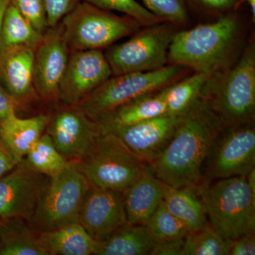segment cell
I'll return each mask as SVG.
<instances>
[{"label":"cell","instance_id":"d590c367","mask_svg":"<svg viewBox=\"0 0 255 255\" xmlns=\"http://www.w3.org/2000/svg\"><path fill=\"white\" fill-rule=\"evenodd\" d=\"M184 243V238L156 243L150 255H182Z\"/></svg>","mask_w":255,"mask_h":255},{"label":"cell","instance_id":"8d00e7d4","mask_svg":"<svg viewBox=\"0 0 255 255\" xmlns=\"http://www.w3.org/2000/svg\"><path fill=\"white\" fill-rule=\"evenodd\" d=\"M16 103L4 88L0 80V122L15 113Z\"/></svg>","mask_w":255,"mask_h":255},{"label":"cell","instance_id":"7c38bea8","mask_svg":"<svg viewBox=\"0 0 255 255\" xmlns=\"http://www.w3.org/2000/svg\"><path fill=\"white\" fill-rule=\"evenodd\" d=\"M65 105L49 117L47 133L67 160L80 162L91 150L100 132L96 122L78 105Z\"/></svg>","mask_w":255,"mask_h":255},{"label":"cell","instance_id":"2e32d148","mask_svg":"<svg viewBox=\"0 0 255 255\" xmlns=\"http://www.w3.org/2000/svg\"><path fill=\"white\" fill-rule=\"evenodd\" d=\"M181 117L164 114L107 132L118 137L133 153L150 165L168 145Z\"/></svg>","mask_w":255,"mask_h":255},{"label":"cell","instance_id":"5b68a950","mask_svg":"<svg viewBox=\"0 0 255 255\" xmlns=\"http://www.w3.org/2000/svg\"><path fill=\"white\" fill-rule=\"evenodd\" d=\"M189 70L182 65L167 64L154 71L112 75L78 105L89 118L96 122L119 106L181 80Z\"/></svg>","mask_w":255,"mask_h":255},{"label":"cell","instance_id":"1f68e13d","mask_svg":"<svg viewBox=\"0 0 255 255\" xmlns=\"http://www.w3.org/2000/svg\"><path fill=\"white\" fill-rule=\"evenodd\" d=\"M11 3L37 31L44 34L48 28L44 0H11Z\"/></svg>","mask_w":255,"mask_h":255},{"label":"cell","instance_id":"8fae6325","mask_svg":"<svg viewBox=\"0 0 255 255\" xmlns=\"http://www.w3.org/2000/svg\"><path fill=\"white\" fill-rule=\"evenodd\" d=\"M50 178L31 169L22 159L0 179V219L31 221Z\"/></svg>","mask_w":255,"mask_h":255},{"label":"cell","instance_id":"83f0119b","mask_svg":"<svg viewBox=\"0 0 255 255\" xmlns=\"http://www.w3.org/2000/svg\"><path fill=\"white\" fill-rule=\"evenodd\" d=\"M229 241L208 223L184 238L182 255H228Z\"/></svg>","mask_w":255,"mask_h":255},{"label":"cell","instance_id":"f35d334b","mask_svg":"<svg viewBox=\"0 0 255 255\" xmlns=\"http://www.w3.org/2000/svg\"><path fill=\"white\" fill-rule=\"evenodd\" d=\"M10 3H11V0H0V29H1L5 13Z\"/></svg>","mask_w":255,"mask_h":255},{"label":"cell","instance_id":"f1b7e54d","mask_svg":"<svg viewBox=\"0 0 255 255\" xmlns=\"http://www.w3.org/2000/svg\"><path fill=\"white\" fill-rule=\"evenodd\" d=\"M145 226L155 243L184 238L189 233L184 223L169 212L162 201Z\"/></svg>","mask_w":255,"mask_h":255},{"label":"cell","instance_id":"30bf717a","mask_svg":"<svg viewBox=\"0 0 255 255\" xmlns=\"http://www.w3.org/2000/svg\"><path fill=\"white\" fill-rule=\"evenodd\" d=\"M206 160L207 180L248 175L255 168L254 123L225 128Z\"/></svg>","mask_w":255,"mask_h":255},{"label":"cell","instance_id":"cb8c5ba5","mask_svg":"<svg viewBox=\"0 0 255 255\" xmlns=\"http://www.w3.org/2000/svg\"><path fill=\"white\" fill-rule=\"evenodd\" d=\"M43 37L10 3L0 29V51L20 48L36 49Z\"/></svg>","mask_w":255,"mask_h":255},{"label":"cell","instance_id":"ffe728a7","mask_svg":"<svg viewBox=\"0 0 255 255\" xmlns=\"http://www.w3.org/2000/svg\"><path fill=\"white\" fill-rule=\"evenodd\" d=\"M160 90L127 102L101 117L96 121L100 133L166 114V105Z\"/></svg>","mask_w":255,"mask_h":255},{"label":"cell","instance_id":"836d02e7","mask_svg":"<svg viewBox=\"0 0 255 255\" xmlns=\"http://www.w3.org/2000/svg\"><path fill=\"white\" fill-rule=\"evenodd\" d=\"M46 4L48 28L59 24L66 16L82 0H44Z\"/></svg>","mask_w":255,"mask_h":255},{"label":"cell","instance_id":"ac0fdd59","mask_svg":"<svg viewBox=\"0 0 255 255\" xmlns=\"http://www.w3.org/2000/svg\"><path fill=\"white\" fill-rule=\"evenodd\" d=\"M165 183L149 166L143 174L124 191L128 222L145 226L163 199Z\"/></svg>","mask_w":255,"mask_h":255},{"label":"cell","instance_id":"e0dca14e","mask_svg":"<svg viewBox=\"0 0 255 255\" xmlns=\"http://www.w3.org/2000/svg\"><path fill=\"white\" fill-rule=\"evenodd\" d=\"M33 48L0 51V80L16 104L28 100L34 92Z\"/></svg>","mask_w":255,"mask_h":255},{"label":"cell","instance_id":"8992f818","mask_svg":"<svg viewBox=\"0 0 255 255\" xmlns=\"http://www.w3.org/2000/svg\"><path fill=\"white\" fill-rule=\"evenodd\" d=\"M78 162L90 187L122 192L150 166L110 132L100 133L86 157Z\"/></svg>","mask_w":255,"mask_h":255},{"label":"cell","instance_id":"b9f144b4","mask_svg":"<svg viewBox=\"0 0 255 255\" xmlns=\"http://www.w3.org/2000/svg\"><path fill=\"white\" fill-rule=\"evenodd\" d=\"M5 224V220L0 219V238L2 234L3 229H4Z\"/></svg>","mask_w":255,"mask_h":255},{"label":"cell","instance_id":"6da1fadb","mask_svg":"<svg viewBox=\"0 0 255 255\" xmlns=\"http://www.w3.org/2000/svg\"><path fill=\"white\" fill-rule=\"evenodd\" d=\"M224 128L209 106L198 99L181 117L173 136L150 164L151 169L172 187H197L203 179V164Z\"/></svg>","mask_w":255,"mask_h":255},{"label":"cell","instance_id":"3957f363","mask_svg":"<svg viewBox=\"0 0 255 255\" xmlns=\"http://www.w3.org/2000/svg\"><path fill=\"white\" fill-rule=\"evenodd\" d=\"M225 128L254 123L255 40L250 38L237 62L231 68L209 75L200 97Z\"/></svg>","mask_w":255,"mask_h":255},{"label":"cell","instance_id":"484cf974","mask_svg":"<svg viewBox=\"0 0 255 255\" xmlns=\"http://www.w3.org/2000/svg\"><path fill=\"white\" fill-rule=\"evenodd\" d=\"M209 75L194 73L161 90L166 105V114L180 117L186 113L200 97Z\"/></svg>","mask_w":255,"mask_h":255},{"label":"cell","instance_id":"603a6c76","mask_svg":"<svg viewBox=\"0 0 255 255\" xmlns=\"http://www.w3.org/2000/svg\"><path fill=\"white\" fill-rule=\"evenodd\" d=\"M155 243L145 226L128 222L105 241L97 242L94 255H150Z\"/></svg>","mask_w":255,"mask_h":255},{"label":"cell","instance_id":"7402d4cb","mask_svg":"<svg viewBox=\"0 0 255 255\" xmlns=\"http://www.w3.org/2000/svg\"><path fill=\"white\" fill-rule=\"evenodd\" d=\"M38 238L48 255H94L97 243L79 223L40 231Z\"/></svg>","mask_w":255,"mask_h":255},{"label":"cell","instance_id":"d4e9b609","mask_svg":"<svg viewBox=\"0 0 255 255\" xmlns=\"http://www.w3.org/2000/svg\"><path fill=\"white\" fill-rule=\"evenodd\" d=\"M0 255H48L38 238V231L28 227L24 220H5L0 238Z\"/></svg>","mask_w":255,"mask_h":255},{"label":"cell","instance_id":"9c48e42d","mask_svg":"<svg viewBox=\"0 0 255 255\" xmlns=\"http://www.w3.org/2000/svg\"><path fill=\"white\" fill-rule=\"evenodd\" d=\"M176 28L168 22L143 26L130 39L109 48L105 55L112 75L154 71L167 65Z\"/></svg>","mask_w":255,"mask_h":255},{"label":"cell","instance_id":"74e56055","mask_svg":"<svg viewBox=\"0 0 255 255\" xmlns=\"http://www.w3.org/2000/svg\"><path fill=\"white\" fill-rule=\"evenodd\" d=\"M18 162L0 143V179L6 173H9Z\"/></svg>","mask_w":255,"mask_h":255},{"label":"cell","instance_id":"d6986e66","mask_svg":"<svg viewBox=\"0 0 255 255\" xmlns=\"http://www.w3.org/2000/svg\"><path fill=\"white\" fill-rule=\"evenodd\" d=\"M49 117L40 114L28 119H19L16 113L0 122V143L21 162L32 146L43 135Z\"/></svg>","mask_w":255,"mask_h":255},{"label":"cell","instance_id":"52a82bcc","mask_svg":"<svg viewBox=\"0 0 255 255\" xmlns=\"http://www.w3.org/2000/svg\"><path fill=\"white\" fill-rule=\"evenodd\" d=\"M60 23L70 52L102 50L143 27L127 15L119 16L84 1Z\"/></svg>","mask_w":255,"mask_h":255},{"label":"cell","instance_id":"277c9868","mask_svg":"<svg viewBox=\"0 0 255 255\" xmlns=\"http://www.w3.org/2000/svg\"><path fill=\"white\" fill-rule=\"evenodd\" d=\"M198 191L205 206L211 227L227 241L255 233V191L246 176L203 179Z\"/></svg>","mask_w":255,"mask_h":255},{"label":"cell","instance_id":"9a60e30c","mask_svg":"<svg viewBox=\"0 0 255 255\" xmlns=\"http://www.w3.org/2000/svg\"><path fill=\"white\" fill-rule=\"evenodd\" d=\"M127 223L123 192L90 187L79 223L95 241H105Z\"/></svg>","mask_w":255,"mask_h":255},{"label":"cell","instance_id":"5bb4252c","mask_svg":"<svg viewBox=\"0 0 255 255\" xmlns=\"http://www.w3.org/2000/svg\"><path fill=\"white\" fill-rule=\"evenodd\" d=\"M70 53L60 23L48 28L36 48L33 62V86L42 98L58 99Z\"/></svg>","mask_w":255,"mask_h":255},{"label":"cell","instance_id":"44dd1931","mask_svg":"<svg viewBox=\"0 0 255 255\" xmlns=\"http://www.w3.org/2000/svg\"><path fill=\"white\" fill-rule=\"evenodd\" d=\"M162 201L169 212L184 223L189 233L209 223L205 206L197 187L177 188L165 184Z\"/></svg>","mask_w":255,"mask_h":255},{"label":"cell","instance_id":"ab89813d","mask_svg":"<svg viewBox=\"0 0 255 255\" xmlns=\"http://www.w3.org/2000/svg\"><path fill=\"white\" fill-rule=\"evenodd\" d=\"M246 179L252 189L255 191V168L246 176Z\"/></svg>","mask_w":255,"mask_h":255},{"label":"cell","instance_id":"f546056e","mask_svg":"<svg viewBox=\"0 0 255 255\" xmlns=\"http://www.w3.org/2000/svg\"><path fill=\"white\" fill-rule=\"evenodd\" d=\"M97 7L107 11H115L130 16L138 21L142 26H152L165 22L151 13L135 0H82Z\"/></svg>","mask_w":255,"mask_h":255},{"label":"cell","instance_id":"4fadbf2b","mask_svg":"<svg viewBox=\"0 0 255 255\" xmlns=\"http://www.w3.org/2000/svg\"><path fill=\"white\" fill-rule=\"evenodd\" d=\"M112 75L102 50L71 51L58 99L66 105H78Z\"/></svg>","mask_w":255,"mask_h":255},{"label":"cell","instance_id":"60d3db41","mask_svg":"<svg viewBox=\"0 0 255 255\" xmlns=\"http://www.w3.org/2000/svg\"><path fill=\"white\" fill-rule=\"evenodd\" d=\"M242 2H247L251 8L252 16H253V22L255 20V0H242Z\"/></svg>","mask_w":255,"mask_h":255},{"label":"cell","instance_id":"4dcf8cb0","mask_svg":"<svg viewBox=\"0 0 255 255\" xmlns=\"http://www.w3.org/2000/svg\"><path fill=\"white\" fill-rule=\"evenodd\" d=\"M144 6L165 22L184 26L189 22L187 6L184 0H140Z\"/></svg>","mask_w":255,"mask_h":255},{"label":"cell","instance_id":"e575fe53","mask_svg":"<svg viewBox=\"0 0 255 255\" xmlns=\"http://www.w3.org/2000/svg\"><path fill=\"white\" fill-rule=\"evenodd\" d=\"M255 234L248 233L229 241L228 255H255Z\"/></svg>","mask_w":255,"mask_h":255},{"label":"cell","instance_id":"d6a6232c","mask_svg":"<svg viewBox=\"0 0 255 255\" xmlns=\"http://www.w3.org/2000/svg\"><path fill=\"white\" fill-rule=\"evenodd\" d=\"M187 6L197 14L204 16H219L237 11L242 0H184Z\"/></svg>","mask_w":255,"mask_h":255},{"label":"cell","instance_id":"ba28073f","mask_svg":"<svg viewBox=\"0 0 255 255\" xmlns=\"http://www.w3.org/2000/svg\"><path fill=\"white\" fill-rule=\"evenodd\" d=\"M90 183L76 161L50 178L29 223L35 231H46L79 223Z\"/></svg>","mask_w":255,"mask_h":255},{"label":"cell","instance_id":"4316f807","mask_svg":"<svg viewBox=\"0 0 255 255\" xmlns=\"http://www.w3.org/2000/svg\"><path fill=\"white\" fill-rule=\"evenodd\" d=\"M23 159L33 170L49 178L58 175L69 162L55 148L47 132L32 146Z\"/></svg>","mask_w":255,"mask_h":255},{"label":"cell","instance_id":"7a4b0ae2","mask_svg":"<svg viewBox=\"0 0 255 255\" xmlns=\"http://www.w3.org/2000/svg\"><path fill=\"white\" fill-rule=\"evenodd\" d=\"M242 31L237 11L177 31L169 46L168 64L209 75L226 70L237 62L243 52Z\"/></svg>","mask_w":255,"mask_h":255}]
</instances>
